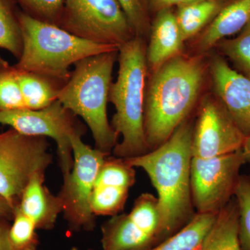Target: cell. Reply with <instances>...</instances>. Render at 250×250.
<instances>
[{
  "label": "cell",
  "instance_id": "cell-20",
  "mask_svg": "<svg viewBox=\"0 0 250 250\" xmlns=\"http://www.w3.org/2000/svg\"><path fill=\"white\" fill-rule=\"evenodd\" d=\"M216 215L196 213L183 228L149 250H200Z\"/></svg>",
  "mask_w": 250,
  "mask_h": 250
},
{
  "label": "cell",
  "instance_id": "cell-11",
  "mask_svg": "<svg viewBox=\"0 0 250 250\" xmlns=\"http://www.w3.org/2000/svg\"><path fill=\"white\" fill-rule=\"evenodd\" d=\"M246 136L215 95L202 99L193 126L192 157L225 155L243 147Z\"/></svg>",
  "mask_w": 250,
  "mask_h": 250
},
{
  "label": "cell",
  "instance_id": "cell-27",
  "mask_svg": "<svg viewBox=\"0 0 250 250\" xmlns=\"http://www.w3.org/2000/svg\"><path fill=\"white\" fill-rule=\"evenodd\" d=\"M27 10L26 13L36 19L60 25L64 0H18Z\"/></svg>",
  "mask_w": 250,
  "mask_h": 250
},
{
  "label": "cell",
  "instance_id": "cell-2",
  "mask_svg": "<svg viewBox=\"0 0 250 250\" xmlns=\"http://www.w3.org/2000/svg\"><path fill=\"white\" fill-rule=\"evenodd\" d=\"M192 131L193 125L186 120L156 149L125 159L132 167L143 169L155 188L166 239L183 228L196 214L190 188Z\"/></svg>",
  "mask_w": 250,
  "mask_h": 250
},
{
  "label": "cell",
  "instance_id": "cell-34",
  "mask_svg": "<svg viewBox=\"0 0 250 250\" xmlns=\"http://www.w3.org/2000/svg\"><path fill=\"white\" fill-rule=\"evenodd\" d=\"M93 250V249H88V250Z\"/></svg>",
  "mask_w": 250,
  "mask_h": 250
},
{
  "label": "cell",
  "instance_id": "cell-5",
  "mask_svg": "<svg viewBox=\"0 0 250 250\" xmlns=\"http://www.w3.org/2000/svg\"><path fill=\"white\" fill-rule=\"evenodd\" d=\"M22 49L15 67L67 82L70 67L82 59L104 52L118 51L116 46L81 39L57 24L44 22L26 13L18 14Z\"/></svg>",
  "mask_w": 250,
  "mask_h": 250
},
{
  "label": "cell",
  "instance_id": "cell-18",
  "mask_svg": "<svg viewBox=\"0 0 250 250\" xmlns=\"http://www.w3.org/2000/svg\"><path fill=\"white\" fill-rule=\"evenodd\" d=\"M230 0H196L177 7L176 20L184 41L197 36Z\"/></svg>",
  "mask_w": 250,
  "mask_h": 250
},
{
  "label": "cell",
  "instance_id": "cell-29",
  "mask_svg": "<svg viewBox=\"0 0 250 250\" xmlns=\"http://www.w3.org/2000/svg\"><path fill=\"white\" fill-rule=\"evenodd\" d=\"M194 1L196 0H144L148 12L151 11L154 14L161 10L172 9L174 6L178 7Z\"/></svg>",
  "mask_w": 250,
  "mask_h": 250
},
{
  "label": "cell",
  "instance_id": "cell-26",
  "mask_svg": "<svg viewBox=\"0 0 250 250\" xmlns=\"http://www.w3.org/2000/svg\"><path fill=\"white\" fill-rule=\"evenodd\" d=\"M234 196L238 207L240 249L250 250V176H240Z\"/></svg>",
  "mask_w": 250,
  "mask_h": 250
},
{
  "label": "cell",
  "instance_id": "cell-8",
  "mask_svg": "<svg viewBox=\"0 0 250 250\" xmlns=\"http://www.w3.org/2000/svg\"><path fill=\"white\" fill-rule=\"evenodd\" d=\"M59 27L81 39L118 47L136 36L117 0H64Z\"/></svg>",
  "mask_w": 250,
  "mask_h": 250
},
{
  "label": "cell",
  "instance_id": "cell-9",
  "mask_svg": "<svg viewBox=\"0 0 250 250\" xmlns=\"http://www.w3.org/2000/svg\"><path fill=\"white\" fill-rule=\"evenodd\" d=\"M0 125H6L29 136L54 140L57 146L59 166L65 177L73 166L71 138L85 134L84 125L58 100L41 109L0 111Z\"/></svg>",
  "mask_w": 250,
  "mask_h": 250
},
{
  "label": "cell",
  "instance_id": "cell-22",
  "mask_svg": "<svg viewBox=\"0 0 250 250\" xmlns=\"http://www.w3.org/2000/svg\"><path fill=\"white\" fill-rule=\"evenodd\" d=\"M215 47L232 62L236 71L250 80V22L236 38L224 39Z\"/></svg>",
  "mask_w": 250,
  "mask_h": 250
},
{
  "label": "cell",
  "instance_id": "cell-25",
  "mask_svg": "<svg viewBox=\"0 0 250 250\" xmlns=\"http://www.w3.org/2000/svg\"><path fill=\"white\" fill-rule=\"evenodd\" d=\"M13 223L9 231L12 250H37L40 244L35 224L17 207L14 208Z\"/></svg>",
  "mask_w": 250,
  "mask_h": 250
},
{
  "label": "cell",
  "instance_id": "cell-4",
  "mask_svg": "<svg viewBox=\"0 0 250 250\" xmlns=\"http://www.w3.org/2000/svg\"><path fill=\"white\" fill-rule=\"evenodd\" d=\"M118 50L77 62L58 96L67 109L84 121L93 135L95 148L108 153L118 144V136L108 121L107 103Z\"/></svg>",
  "mask_w": 250,
  "mask_h": 250
},
{
  "label": "cell",
  "instance_id": "cell-10",
  "mask_svg": "<svg viewBox=\"0 0 250 250\" xmlns=\"http://www.w3.org/2000/svg\"><path fill=\"white\" fill-rule=\"evenodd\" d=\"M245 164L242 149L214 157H192L190 188L196 213L218 214L228 205L235 195Z\"/></svg>",
  "mask_w": 250,
  "mask_h": 250
},
{
  "label": "cell",
  "instance_id": "cell-6",
  "mask_svg": "<svg viewBox=\"0 0 250 250\" xmlns=\"http://www.w3.org/2000/svg\"><path fill=\"white\" fill-rule=\"evenodd\" d=\"M82 138L81 135L71 138L73 166L70 173L63 177V184L57 195L69 229L75 232L95 229V215L90 198L99 171L111 154L92 148Z\"/></svg>",
  "mask_w": 250,
  "mask_h": 250
},
{
  "label": "cell",
  "instance_id": "cell-35",
  "mask_svg": "<svg viewBox=\"0 0 250 250\" xmlns=\"http://www.w3.org/2000/svg\"><path fill=\"white\" fill-rule=\"evenodd\" d=\"M0 133H1V131H0Z\"/></svg>",
  "mask_w": 250,
  "mask_h": 250
},
{
  "label": "cell",
  "instance_id": "cell-19",
  "mask_svg": "<svg viewBox=\"0 0 250 250\" xmlns=\"http://www.w3.org/2000/svg\"><path fill=\"white\" fill-rule=\"evenodd\" d=\"M238 225V203L233 197L217 214L200 250H241Z\"/></svg>",
  "mask_w": 250,
  "mask_h": 250
},
{
  "label": "cell",
  "instance_id": "cell-14",
  "mask_svg": "<svg viewBox=\"0 0 250 250\" xmlns=\"http://www.w3.org/2000/svg\"><path fill=\"white\" fill-rule=\"evenodd\" d=\"M156 14L146 48L148 74L150 75L166 62L182 55L185 42L172 9L161 10Z\"/></svg>",
  "mask_w": 250,
  "mask_h": 250
},
{
  "label": "cell",
  "instance_id": "cell-31",
  "mask_svg": "<svg viewBox=\"0 0 250 250\" xmlns=\"http://www.w3.org/2000/svg\"><path fill=\"white\" fill-rule=\"evenodd\" d=\"M14 208L4 197L0 195V218L12 220L14 216Z\"/></svg>",
  "mask_w": 250,
  "mask_h": 250
},
{
  "label": "cell",
  "instance_id": "cell-33",
  "mask_svg": "<svg viewBox=\"0 0 250 250\" xmlns=\"http://www.w3.org/2000/svg\"><path fill=\"white\" fill-rule=\"evenodd\" d=\"M70 250H79L78 249H77V248H76V247H72V248H71V249H70Z\"/></svg>",
  "mask_w": 250,
  "mask_h": 250
},
{
  "label": "cell",
  "instance_id": "cell-28",
  "mask_svg": "<svg viewBox=\"0 0 250 250\" xmlns=\"http://www.w3.org/2000/svg\"><path fill=\"white\" fill-rule=\"evenodd\" d=\"M138 37L146 39L150 31L149 13L144 0H117Z\"/></svg>",
  "mask_w": 250,
  "mask_h": 250
},
{
  "label": "cell",
  "instance_id": "cell-13",
  "mask_svg": "<svg viewBox=\"0 0 250 250\" xmlns=\"http://www.w3.org/2000/svg\"><path fill=\"white\" fill-rule=\"evenodd\" d=\"M109 156L99 171L92 192L90 206L95 217L119 214L136 180L134 167L124 159Z\"/></svg>",
  "mask_w": 250,
  "mask_h": 250
},
{
  "label": "cell",
  "instance_id": "cell-12",
  "mask_svg": "<svg viewBox=\"0 0 250 250\" xmlns=\"http://www.w3.org/2000/svg\"><path fill=\"white\" fill-rule=\"evenodd\" d=\"M208 70L215 96L223 103L245 136L250 134V80L238 73L220 54H213Z\"/></svg>",
  "mask_w": 250,
  "mask_h": 250
},
{
  "label": "cell",
  "instance_id": "cell-24",
  "mask_svg": "<svg viewBox=\"0 0 250 250\" xmlns=\"http://www.w3.org/2000/svg\"><path fill=\"white\" fill-rule=\"evenodd\" d=\"M26 109L17 69L0 56V111Z\"/></svg>",
  "mask_w": 250,
  "mask_h": 250
},
{
  "label": "cell",
  "instance_id": "cell-3",
  "mask_svg": "<svg viewBox=\"0 0 250 250\" xmlns=\"http://www.w3.org/2000/svg\"><path fill=\"white\" fill-rule=\"evenodd\" d=\"M146 41L136 37L118 50V79L112 83L108 102L116 113L111 126L123 139L113 149L115 156L129 159L147 152L144 129V108L148 77Z\"/></svg>",
  "mask_w": 250,
  "mask_h": 250
},
{
  "label": "cell",
  "instance_id": "cell-23",
  "mask_svg": "<svg viewBox=\"0 0 250 250\" xmlns=\"http://www.w3.org/2000/svg\"><path fill=\"white\" fill-rule=\"evenodd\" d=\"M0 49L18 59L22 53V33L12 0H0Z\"/></svg>",
  "mask_w": 250,
  "mask_h": 250
},
{
  "label": "cell",
  "instance_id": "cell-21",
  "mask_svg": "<svg viewBox=\"0 0 250 250\" xmlns=\"http://www.w3.org/2000/svg\"><path fill=\"white\" fill-rule=\"evenodd\" d=\"M128 215L154 247L166 240L161 226L157 197L150 193L142 194L136 199Z\"/></svg>",
  "mask_w": 250,
  "mask_h": 250
},
{
  "label": "cell",
  "instance_id": "cell-15",
  "mask_svg": "<svg viewBox=\"0 0 250 250\" xmlns=\"http://www.w3.org/2000/svg\"><path fill=\"white\" fill-rule=\"evenodd\" d=\"M45 174H36L24 188L17 208L35 224L37 229L51 230L62 213V202L45 184Z\"/></svg>",
  "mask_w": 250,
  "mask_h": 250
},
{
  "label": "cell",
  "instance_id": "cell-16",
  "mask_svg": "<svg viewBox=\"0 0 250 250\" xmlns=\"http://www.w3.org/2000/svg\"><path fill=\"white\" fill-rule=\"evenodd\" d=\"M250 22V0H230L211 22L197 36L193 45L198 54L215 47L219 41L234 35Z\"/></svg>",
  "mask_w": 250,
  "mask_h": 250
},
{
  "label": "cell",
  "instance_id": "cell-32",
  "mask_svg": "<svg viewBox=\"0 0 250 250\" xmlns=\"http://www.w3.org/2000/svg\"><path fill=\"white\" fill-rule=\"evenodd\" d=\"M242 151H243V157H244L246 164H250V134L249 136H246L243 147H242Z\"/></svg>",
  "mask_w": 250,
  "mask_h": 250
},
{
  "label": "cell",
  "instance_id": "cell-30",
  "mask_svg": "<svg viewBox=\"0 0 250 250\" xmlns=\"http://www.w3.org/2000/svg\"><path fill=\"white\" fill-rule=\"evenodd\" d=\"M9 219L0 218V250H12L9 240Z\"/></svg>",
  "mask_w": 250,
  "mask_h": 250
},
{
  "label": "cell",
  "instance_id": "cell-1",
  "mask_svg": "<svg viewBox=\"0 0 250 250\" xmlns=\"http://www.w3.org/2000/svg\"><path fill=\"white\" fill-rule=\"evenodd\" d=\"M208 63L202 54L171 59L151 74L146 86L144 129L149 151L170 138L200 98Z\"/></svg>",
  "mask_w": 250,
  "mask_h": 250
},
{
  "label": "cell",
  "instance_id": "cell-7",
  "mask_svg": "<svg viewBox=\"0 0 250 250\" xmlns=\"http://www.w3.org/2000/svg\"><path fill=\"white\" fill-rule=\"evenodd\" d=\"M47 139L25 136L13 129L0 133V195L15 208L36 174L52 162Z\"/></svg>",
  "mask_w": 250,
  "mask_h": 250
},
{
  "label": "cell",
  "instance_id": "cell-17",
  "mask_svg": "<svg viewBox=\"0 0 250 250\" xmlns=\"http://www.w3.org/2000/svg\"><path fill=\"white\" fill-rule=\"evenodd\" d=\"M17 76L27 109H41L52 104L58 100L59 94L66 83L41 74L18 69Z\"/></svg>",
  "mask_w": 250,
  "mask_h": 250
}]
</instances>
